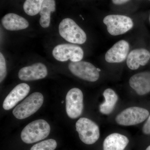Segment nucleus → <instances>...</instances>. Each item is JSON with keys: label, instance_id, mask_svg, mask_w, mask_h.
Returning a JSON list of instances; mask_svg holds the SVG:
<instances>
[{"label": "nucleus", "instance_id": "obj_1", "mask_svg": "<svg viewBox=\"0 0 150 150\" xmlns=\"http://www.w3.org/2000/svg\"><path fill=\"white\" fill-rule=\"evenodd\" d=\"M51 127L47 121L39 119L28 124L21 133V139L24 143L30 144L44 139L48 137Z\"/></svg>", "mask_w": 150, "mask_h": 150}, {"label": "nucleus", "instance_id": "obj_2", "mask_svg": "<svg viewBox=\"0 0 150 150\" xmlns=\"http://www.w3.org/2000/svg\"><path fill=\"white\" fill-rule=\"evenodd\" d=\"M43 101L44 97L42 93H33L15 108L13 114L17 119H25L39 110Z\"/></svg>", "mask_w": 150, "mask_h": 150}, {"label": "nucleus", "instance_id": "obj_3", "mask_svg": "<svg viewBox=\"0 0 150 150\" xmlns=\"http://www.w3.org/2000/svg\"><path fill=\"white\" fill-rule=\"evenodd\" d=\"M59 30L61 36L70 43L82 44L86 40L85 32L72 19H63L59 24Z\"/></svg>", "mask_w": 150, "mask_h": 150}, {"label": "nucleus", "instance_id": "obj_4", "mask_svg": "<svg viewBox=\"0 0 150 150\" xmlns=\"http://www.w3.org/2000/svg\"><path fill=\"white\" fill-rule=\"evenodd\" d=\"M76 128L81 141L86 144H93L99 139V127L88 118H80L76 123Z\"/></svg>", "mask_w": 150, "mask_h": 150}, {"label": "nucleus", "instance_id": "obj_5", "mask_svg": "<svg viewBox=\"0 0 150 150\" xmlns=\"http://www.w3.org/2000/svg\"><path fill=\"white\" fill-rule=\"evenodd\" d=\"M103 22L110 35L116 36L128 32L133 27V21L129 17L120 15H110L104 18Z\"/></svg>", "mask_w": 150, "mask_h": 150}, {"label": "nucleus", "instance_id": "obj_6", "mask_svg": "<svg viewBox=\"0 0 150 150\" xmlns=\"http://www.w3.org/2000/svg\"><path fill=\"white\" fill-rule=\"evenodd\" d=\"M149 111L145 108L130 107L118 114L115 118V121L121 126H133L144 121L149 117Z\"/></svg>", "mask_w": 150, "mask_h": 150}, {"label": "nucleus", "instance_id": "obj_7", "mask_svg": "<svg viewBox=\"0 0 150 150\" xmlns=\"http://www.w3.org/2000/svg\"><path fill=\"white\" fill-rule=\"evenodd\" d=\"M83 51L80 46L71 44H62L56 46L52 51V55L57 61L64 62L81 61L83 57Z\"/></svg>", "mask_w": 150, "mask_h": 150}, {"label": "nucleus", "instance_id": "obj_8", "mask_svg": "<svg viewBox=\"0 0 150 150\" xmlns=\"http://www.w3.org/2000/svg\"><path fill=\"white\" fill-rule=\"evenodd\" d=\"M69 68L72 74L84 80L95 82L99 79V71L89 62L81 61L71 62Z\"/></svg>", "mask_w": 150, "mask_h": 150}, {"label": "nucleus", "instance_id": "obj_9", "mask_svg": "<svg viewBox=\"0 0 150 150\" xmlns=\"http://www.w3.org/2000/svg\"><path fill=\"white\" fill-rule=\"evenodd\" d=\"M66 111L69 118L79 117L83 108V94L80 89L74 88L68 92L66 96Z\"/></svg>", "mask_w": 150, "mask_h": 150}, {"label": "nucleus", "instance_id": "obj_10", "mask_svg": "<svg viewBox=\"0 0 150 150\" xmlns=\"http://www.w3.org/2000/svg\"><path fill=\"white\" fill-rule=\"evenodd\" d=\"M48 74L47 68L41 63H35L31 66L22 68L18 74L19 79L24 81L41 79Z\"/></svg>", "mask_w": 150, "mask_h": 150}, {"label": "nucleus", "instance_id": "obj_11", "mask_svg": "<svg viewBox=\"0 0 150 150\" xmlns=\"http://www.w3.org/2000/svg\"><path fill=\"white\" fill-rule=\"evenodd\" d=\"M129 44L125 40H121L115 43L107 51L105 60L109 63H118L125 61L128 56Z\"/></svg>", "mask_w": 150, "mask_h": 150}, {"label": "nucleus", "instance_id": "obj_12", "mask_svg": "<svg viewBox=\"0 0 150 150\" xmlns=\"http://www.w3.org/2000/svg\"><path fill=\"white\" fill-rule=\"evenodd\" d=\"M30 90V88L27 84L22 83L18 85L6 98L3 103V108L5 110H10L27 96Z\"/></svg>", "mask_w": 150, "mask_h": 150}, {"label": "nucleus", "instance_id": "obj_13", "mask_svg": "<svg viewBox=\"0 0 150 150\" xmlns=\"http://www.w3.org/2000/svg\"><path fill=\"white\" fill-rule=\"evenodd\" d=\"M129 85L138 94L144 95L150 92V71L134 75L129 79Z\"/></svg>", "mask_w": 150, "mask_h": 150}, {"label": "nucleus", "instance_id": "obj_14", "mask_svg": "<svg viewBox=\"0 0 150 150\" xmlns=\"http://www.w3.org/2000/svg\"><path fill=\"white\" fill-rule=\"evenodd\" d=\"M150 53L144 48L134 49L127 56L126 64L131 70H137L140 66H145L149 61Z\"/></svg>", "mask_w": 150, "mask_h": 150}, {"label": "nucleus", "instance_id": "obj_15", "mask_svg": "<svg viewBox=\"0 0 150 150\" xmlns=\"http://www.w3.org/2000/svg\"><path fill=\"white\" fill-rule=\"evenodd\" d=\"M1 23L5 28L11 31L26 29L29 26L27 20L13 13H8L3 17Z\"/></svg>", "mask_w": 150, "mask_h": 150}, {"label": "nucleus", "instance_id": "obj_16", "mask_svg": "<svg viewBox=\"0 0 150 150\" xmlns=\"http://www.w3.org/2000/svg\"><path fill=\"white\" fill-rule=\"evenodd\" d=\"M127 137L118 133L108 136L103 143V150H124L129 143Z\"/></svg>", "mask_w": 150, "mask_h": 150}, {"label": "nucleus", "instance_id": "obj_17", "mask_svg": "<svg viewBox=\"0 0 150 150\" xmlns=\"http://www.w3.org/2000/svg\"><path fill=\"white\" fill-rule=\"evenodd\" d=\"M105 101L99 106V110L102 114L108 115L113 111L118 96L115 92L110 88L106 89L103 93Z\"/></svg>", "mask_w": 150, "mask_h": 150}, {"label": "nucleus", "instance_id": "obj_18", "mask_svg": "<svg viewBox=\"0 0 150 150\" xmlns=\"http://www.w3.org/2000/svg\"><path fill=\"white\" fill-rule=\"evenodd\" d=\"M56 11L55 0H44L39 14L40 25L44 28L49 27L51 22V14Z\"/></svg>", "mask_w": 150, "mask_h": 150}, {"label": "nucleus", "instance_id": "obj_19", "mask_svg": "<svg viewBox=\"0 0 150 150\" xmlns=\"http://www.w3.org/2000/svg\"><path fill=\"white\" fill-rule=\"evenodd\" d=\"M44 0H25L23 8L30 16H34L40 12Z\"/></svg>", "mask_w": 150, "mask_h": 150}, {"label": "nucleus", "instance_id": "obj_20", "mask_svg": "<svg viewBox=\"0 0 150 150\" xmlns=\"http://www.w3.org/2000/svg\"><path fill=\"white\" fill-rule=\"evenodd\" d=\"M57 145V142L55 140L50 139L34 145L30 150H54Z\"/></svg>", "mask_w": 150, "mask_h": 150}, {"label": "nucleus", "instance_id": "obj_21", "mask_svg": "<svg viewBox=\"0 0 150 150\" xmlns=\"http://www.w3.org/2000/svg\"><path fill=\"white\" fill-rule=\"evenodd\" d=\"M7 74L5 59L1 53H0V82L1 83Z\"/></svg>", "mask_w": 150, "mask_h": 150}, {"label": "nucleus", "instance_id": "obj_22", "mask_svg": "<svg viewBox=\"0 0 150 150\" xmlns=\"http://www.w3.org/2000/svg\"><path fill=\"white\" fill-rule=\"evenodd\" d=\"M143 132L146 135L150 134V115L143 126Z\"/></svg>", "mask_w": 150, "mask_h": 150}, {"label": "nucleus", "instance_id": "obj_23", "mask_svg": "<svg viewBox=\"0 0 150 150\" xmlns=\"http://www.w3.org/2000/svg\"><path fill=\"white\" fill-rule=\"evenodd\" d=\"M130 0H112V3L115 5H122L128 2Z\"/></svg>", "mask_w": 150, "mask_h": 150}, {"label": "nucleus", "instance_id": "obj_24", "mask_svg": "<svg viewBox=\"0 0 150 150\" xmlns=\"http://www.w3.org/2000/svg\"><path fill=\"white\" fill-rule=\"evenodd\" d=\"M146 150H150V146H148Z\"/></svg>", "mask_w": 150, "mask_h": 150}, {"label": "nucleus", "instance_id": "obj_25", "mask_svg": "<svg viewBox=\"0 0 150 150\" xmlns=\"http://www.w3.org/2000/svg\"><path fill=\"white\" fill-rule=\"evenodd\" d=\"M64 102V101H62V103H63Z\"/></svg>", "mask_w": 150, "mask_h": 150}, {"label": "nucleus", "instance_id": "obj_26", "mask_svg": "<svg viewBox=\"0 0 150 150\" xmlns=\"http://www.w3.org/2000/svg\"><path fill=\"white\" fill-rule=\"evenodd\" d=\"M149 20H150V18H149Z\"/></svg>", "mask_w": 150, "mask_h": 150}, {"label": "nucleus", "instance_id": "obj_27", "mask_svg": "<svg viewBox=\"0 0 150 150\" xmlns=\"http://www.w3.org/2000/svg\"><path fill=\"white\" fill-rule=\"evenodd\" d=\"M149 1H150V0H149Z\"/></svg>", "mask_w": 150, "mask_h": 150}]
</instances>
